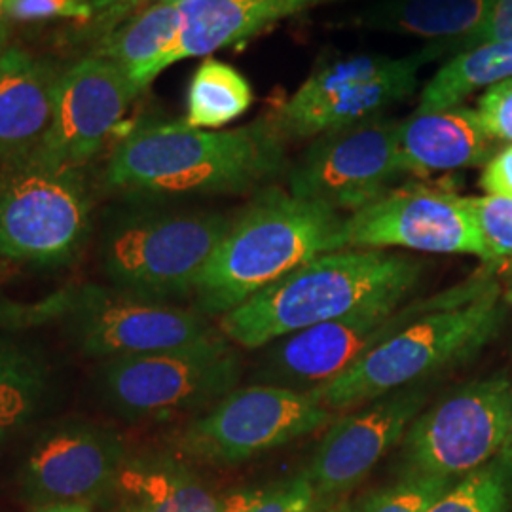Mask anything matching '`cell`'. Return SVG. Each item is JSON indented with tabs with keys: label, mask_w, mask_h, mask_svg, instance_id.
<instances>
[{
	"label": "cell",
	"mask_w": 512,
	"mask_h": 512,
	"mask_svg": "<svg viewBox=\"0 0 512 512\" xmlns=\"http://www.w3.org/2000/svg\"><path fill=\"white\" fill-rule=\"evenodd\" d=\"M274 120L226 131L148 124L110 156V186L148 194H243L285 169Z\"/></svg>",
	"instance_id": "1"
},
{
	"label": "cell",
	"mask_w": 512,
	"mask_h": 512,
	"mask_svg": "<svg viewBox=\"0 0 512 512\" xmlns=\"http://www.w3.org/2000/svg\"><path fill=\"white\" fill-rule=\"evenodd\" d=\"M421 264L384 249H340L315 256L274 285L220 315V334L239 348H266L279 338L344 317L393 296H410Z\"/></svg>",
	"instance_id": "2"
},
{
	"label": "cell",
	"mask_w": 512,
	"mask_h": 512,
	"mask_svg": "<svg viewBox=\"0 0 512 512\" xmlns=\"http://www.w3.org/2000/svg\"><path fill=\"white\" fill-rule=\"evenodd\" d=\"M344 219L325 203L266 188L232 224L194 289L196 310L224 315L315 256L344 249Z\"/></svg>",
	"instance_id": "3"
},
{
	"label": "cell",
	"mask_w": 512,
	"mask_h": 512,
	"mask_svg": "<svg viewBox=\"0 0 512 512\" xmlns=\"http://www.w3.org/2000/svg\"><path fill=\"white\" fill-rule=\"evenodd\" d=\"M503 321L505 306L494 283L471 302L446 306L412 321L344 374L310 393L330 412H340L421 385L475 357L499 334Z\"/></svg>",
	"instance_id": "4"
},
{
	"label": "cell",
	"mask_w": 512,
	"mask_h": 512,
	"mask_svg": "<svg viewBox=\"0 0 512 512\" xmlns=\"http://www.w3.org/2000/svg\"><path fill=\"white\" fill-rule=\"evenodd\" d=\"M494 283L488 274L475 275L458 287L412 302H406L408 296L385 298L279 338L266 346L260 363L262 380L298 391L329 384L412 321L446 306L471 302Z\"/></svg>",
	"instance_id": "5"
},
{
	"label": "cell",
	"mask_w": 512,
	"mask_h": 512,
	"mask_svg": "<svg viewBox=\"0 0 512 512\" xmlns=\"http://www.w3.org/2000/svg\"><path fill=\"white\" fill-rule=\"evenodd\" d=\"M21 321H57L84 355L101 361L184 348L220 334L198 310L97 285L54 294L21 311Z\"/></svg>",
	"instance_id": "6"
},
{
	"label": "cell",
	"mask_w": 512,
	"mask_h": 512,
	"mask_svg": "<svg viewBox=\"0 0 512 512\" xmlns=\"http://www.w3.org/2000/svg\"><path fill=\"white\" fill-rule=\"evenodd\" d=\"M232 219L219 213H156L120 222L103 241V268L116 289L167 302L194 294Z\"/></svg>",
	"instance_id": "7"
},
{
	"label": "cell",
	"mask_w": 512,
	"mask_h": 512,
	"mask_svg": "<svg viewBox=\"0 0 512 512\" xmlns=\"http://www.w3.org/2000/svg\"><path fill=\"white\" fill-rule=\"evenodd\" d=\"M238 380V353L222 334L184 348L110 359L99 376L107 404L133 421L209 408Z\"/></svg>",
	"instance_id": "8"
},
{
	"label": "cell",
	"mask_w": 512,
	"mask_h": 512,
	"mask_svg": "<svg viewBox=\"0 0 512 512\" xmlns=\"http://www.w3.org/2000/svg\"><path fill=\"white\" fill-rule=\"evenodd\" d=\"M444 54L439 44L403 59L355 55L325 65L302 84L277 112L275 128L283 139L319 137L378 118L382 110L414 93L418 71Z\"/></svg>",
	"instance_id": "9"
},
{
	"label": "cell",
	"mask_w": 512,
	"mask_h": 512,
	"mask_svg": "<svg viewBox=\"0 0 512 512\" xmlns=\"http://www.w3.org/2000/svg\"><path fill=\"white\" fill-rule=\"evenodd\" d=\"M332 412L310 391L283 385L236 387L181 435L188 456L213 465H236L319 431Z\"/></svg>",
	"instance_id": "10"
},
{
	"label": "cell",
	"mask_w": 512,
	"mask_h": 512,
	"mask_svg": "<svg viewBox=\"0 0 512 512\" xmlns=\"http://www.w3.org/2000/svg\"><path fill=\"white\" fill-rule=\"evenodd\" d=\"M512 421V380L499 372L471 384L421 412L403 439L410 471L456 478L497 458Z\"/></svg>",
	"instance_id": "11"
},
{
	"label": "cell",
	"mask_w": 512,
	"mask_h": 512,
	"mask_svg": "<svg viewBox=\"0 0 512 512\" xmlns=\"http://www.w3.org/2000/svg\"><path fill=\"white\" fill-rule=\"evenodd\" d=\"M90 226V203L76 169L27 164L0 179V260L38 266L76 255Z\"/></svg>",
	"instance_id": "12"
},
{
	"label": "cell",
	"mask_w": 512,
	"mask_h": 512,
	"mask_svg": "<svg viewBox=\"0 0 512 512\" xmlns=\"http://www.w3.org/2000/svg\"><path fill=\"white\" fill-rule=\"evenodd\" d=\"M399 124L372 118L319 135L289 173L291 194L334 211H359L403 175Z\"/></svg>",
	"instance_id": "13"
},
{
	"label": "cell",
	"mask_w": 512,
	"mask_h": 512,
	"mask_svg": "<svg viewBox=\"0 0 512 512\" xmlns=\"http://www.w3.org/2000/svg\"><path fill=\"white\" fill-rule=\"evenodd\" d=\"M344 249L403 247L439 255H475L488 251L463 198L425 186L389 190L380 200L344 219Z\"/></svg>",
	"instance_id": "14"
},
{
	"label": "cell",
	"mask_w": 512,
	"mask_h": 512,
	"mask_svg": "<svg viewBox=\"0 0 512 512\" xmlns=\"http://www.w3.org/2000/svg\"><path fill=\"white\" fill-rule=\"evenodd\" d=\"M137 93L141 90L128 74L105 57L74 63L57 76L52 124L31 162L52 169L90 162L120 126Z\"/></svg>",
	"instance_id": "15"
},
{
	"label": "cell",
	"mask_w": 512,
	"mask_h": 512,
	"mask_svg": "<svg viewBox=\"0 0 512 512\" xmlns=\"http://www.w3.org/2000/svg\"><path fill=\"white\" fill-rule=\"evenodd\" d=\"M128 459L122 437L105 425L69 421L46 431L21 467V490L38 507L107 499Z\"/></svg>",
	"instance_id": "16"
},
{
	"label": "cell",
	"mask_w": 512,
	"mask_h": 512,
	"mask_svg": "<svg viewBox=\"0 0 512 512\" xmlns=\"http://www.w3.org/2000/svg\"><path fill=\"white\" fill-rule=\"evenodd\" d=\"M425 401V389L410 385L332 421L304 473L317 499L329 501L361 484L374 465L403 442Z\"/></svg>",
	"instance_id": "17"
},
{
	"label": "cell",
	"mask_w": 512,
	"mask_h": 512,
	"mask_svg": "<svg viewBox=\"0 0 512 512\" xmlns=\"http://www.w3.org/2000/svg\"><path fill=\"white\" fill-rule=\"evenodd\" d=\"M57 76L21 48L0 52V165H27L42 145L54 114Z\"/></svg>",
	"instance_id": "18"
},
{
	"label": "cell",
	"mask_w": 512,
	"mask_h": 512,
	"mask_svg": "<svg viewBox=\"0 0 512 512\" xmlns=\"http://www.w3.org/2000/svg\"><path fill=\"white\" fill-rule=\"evenodd\" d=\"M404 173L427 177L440 171L486 165L495 156L492 139L467 107L416 112L399 124Z\"/></svg>",
	"instance_id": "19"
},
{
	"label": "cell",
	"mask_w": 512,
	"mask_h": 512,
	"mask_svg": "<svg viewBox=\"0 0 512 512\" xmlns=\"http://www.w3.org/2000/svg\"><path fill=\"white\" fill-rule=\"evenodd\" d=\"M323 2L327 0H190L179 4L183 29L165 69L188 57H207L239 44Z\"/></svg>",
	"instance_id": "20"
},
{
	"label": "cell",
	"mask_w": 512,
	"mask_h": 512,
	"mask_svg": "<svg viewBox=\"0 0 512 512\" xmlns=\"http://www.w3.org/2000/svg\"><path fill=\"white\" fill-rule=\"evenodd\" d=\"M107 499L116 512H224V499L183 463L154 456L126 459Z\"/></svg>",
	"instance_id": "21"
},
{
	"label": "cell",
	"mask_w": 512,
	"mask_h": 512,
	"mask_svg": "<svg viewBox=\"0 0 512 512\" xmlns=\"http://www.w3.org/2000/svg\"><path fill=\"white\" fill-rule=\"evenodd\" d=\"M181 29V6L158 0L109 33L95 55L116 63L143 92L165 71V61L173 52Z\"/></svg>",
	"instance_id": "22"
},
{
	"label": "cell",
	"mask_w": 512,
	"mask_h": 512,
	"mask_svg": "<svg viewBox=\"0 0 512 512\" xmlns=\"http://www.w3.org/2000/svg\"><path fill=\"white\" fill-rule=\"evenodd\" d=\"M495 0H387L361 16L376 31L427 38L446 52L475 31Z\"/></svg>",
	"instance_id": "23"
},
{
	"label": "cell",
	"mask_w": 512,
	"mask_h": 512,
	"mask_svg": "<svg viewBox=\"0 0 512 512\" xmlns=\"http://www.w3.org/2000/svg\"><path fill=\"white\" fill-rule=\"evenodd\" d=\"M50 391V366L16 325L0 321V446L35 420Z\"/></svg>",
	"instance_id": "24"
},
{
	"label": "cell",
	"mask_w": 512,
	"mask_h": 512,
	"mask_svg": "<svg viewBox=\"0 0 512 512\" xmlns=\"http://www.w3.org/2000/svg\"><path fill=\"white\" fill-rule=\"evenodd\" d=\"M509 78H512V40L463 52L427 82L418 112L458 107L467 95Z\"/></svg>",
	"instance_id": "25"
},
{
	"label": "cell",
	"mask_w": 512,
	"mask_h": 512,
	"mask_svg": "<svg viewBox=\"0 0 512 512\" xmlns=\"http://www.w3.org/2000/svg\"><path fill=\"white\" fill-rule=\"evenodd\" d=\"M251 105L249 80L232 65L209 57L190 80L184 124L198 129L222 128L238 120Z\"/></svg>",
	"instance_id": "26"
},
{
	"label": "cell",
	"mask_w": 512,
	"mask_h": 512,
	"mask_svg": "<svg viewBox=\"0 0 512 512\" xmlns=\"http://www.w3.org/2000/svg\"><path fill=\"white\" fill-rule=\"evenodd\" d=\"M512 465L490 459L440 495L427 512H511Z\"/></svg>",
	"instance_id": "27"
},
{
	"label": "cell",
	"mask_w": 512,
	"mask_h": 512,
	"mask_svg": "<svg viewBox=\"0 0 512 512\" xmlns=\"http://www.w3.org/2000/svg\"><path fill=\"white\" fill-rule=\"evenodd\" d=\"M458 480L408 471L393 486L370 495L357 512H427Z\"/></svg>",
	"instance_id": "28"
},
{
	"label": "cell",
	"mask_w": 512,
	"mask_h": 512,
	"mask_svg": "<svg viewBox=\"0 0 512 512\" xmlns=\"http://www.w3.org/2000/svg\"><path fill=\"white\" fill-rule=\"evenodd\" d=\"M317 494L308 476H294L274 488L243 492L224 499V512H315Z\"/></svg>",
	"instance_id": "29"
},
{
	"label": "cell",
	"mask_w": 512,
	"mask_h": 512,
	"mask_svg": "<svg viewBox=\"0 0 512 512\" xmlns=\"http://www.w3.org/2000/svg\"><path fill=\"white\" fill-rule=\"evenodd\" d=\"M475 220L490 264L512 262V200L499 196L463 198Z\"/></svg>",
	"instance_id": "30"
},
{
	"label": "cell",
	"mask_w": 512,
	"mask_h": 512,
	"mask_svg": "<svg viewBox=\"0 0 512 512\" xmlns=\"http://www.w3.org/2000/svg\"><path fill=\"white\" fill-rule=\"evenodd\" d=\"M10 21H46V19H80L93 16L90 0H6Z\"/></svg>",
	"instance_id": "31"
},
{
	"label": "cell",
	"mask_w": 512,
	"mask_h": 512,
	"mask_svg": "<svg viewBox=\"0 0 512 512\" xmlns=\"http://www.w3.org/2000/svg\"><path fill=\"white\" fill-rule=\"evenodd\" d=\"M476 114L492 139L512 143V78L490 86L480 97Z\"/></svg>",
	"instance_id": "32"
},
{
	"label": "cell",
	"mask_w": 512,
	"mask_h": 512,
	"mask_svg": "<svg viewBox=\"0 0 512 512\" xmlns=\"http://www.w3.org/2000/svg\"><path fill=\"white\" fill-rule=\"evenodd\" d=\"M512 40V0H495L486 14V18L480 21L475 31H471L467 37L458 40L452 48L459 50V54L475 50L480 46H492L501 42ZM450 48V50H452Z\"/></svg>",
	"instance_id": "33"
},
{
	"label": "cell",
	"mask_w": 512,
	"mask_h": 512,
	"mask_svg": "<svg viewBox=\"0 0 512 512\" xmlns=\"http://www.w3.org/2000/svg\"><path fill=\"white\" fill-rule=\"evenodd\" d=\"M480 188L488 196L512 200V145L497 152L494 158L484 165V171L480 175Z\"/></svg>",
	"instance_id": "34"
},
{
	"label": "cell",
	"mask_w": 512,
	"mask_h": 512,
	"mask_svg": "<svg viewBox=\"0 0 512 512\" xmlns=\"http://www.w3.org/2000/svg\"><path fill=\"white\" fill-rule=\"evenodd\" d=\"M93 10H109V12H128L145 0H90Z\"/></svg>",
	"instance_id": "35"
},
{
	"label": "cell",
	"mask_w": 512,
	"mask_h": 512,
	"mask_svg": "<svg viewBox=\"0 0 512 512\" xmlns=\"http://www.w3.org/2000/svg\"><path fill=\"white\" fill-rule=\"evenodd\" d=\"M10 18L6 12V0H0V52L6 48V40L10 35Z\"/></svg>",
	"instance_id": "36"
},
{
	"label": "cell",
	"mask_w": 512,
	"mask_h": 512,
	"mask_svg": "<svg viewBox=\"0 0 512 512\" xmlns=\"http://www.w3.org/2000/svg\"><path fill=\"white\" fill-rule=\"evenodd\" d=\"M35 512H92L90 505H82V503H63V505H46V507H38Z\"/></svg>",
	"instance_id": "37"
},
{
	"label": "cell",
	"mask_w": 512,
	"mask_h": 512,
	"mask_svg": "<svg viewBox=\"0 0 512 512\" xmlns=\"http://www.w3.org/2000/svg\"><path fill=\"white\" fill-rule=\"evenodd\" d=\"M497 458L503 459L507 465H512V421L511 429H509V435H507L505 444H503V448H501V452H499V456H497Z\"/></svg>",
	"instance_id": "38"
},
{
	"label": "cell",
	"mask_w": 512,
	"mask_h": 512,
	"mask_svg": "<svg viewBox=\"0 0 512 512\" xmlns=\"http://www.w3.org/2000/svg\"><path fill=\"white\" fill-rule=\"evenodd\" d=\"M327 512H353L349 507H332V509H329Z\"/></svg>",
	"instance_id": "39"
},
{
	"label": "cell",
	"mask_w": 512,
	"mask_h": 512,
	"mask_svg": "<svg viewBox=\"0 0 512 512\" xmlns=\"http://www.w3.org/2000/svg\"><path fill=\"white\" fill-rule=\"evenodd\" d=\"M505 300H507V304L512 308V285L509 287V291L505 293Z\"/></svg>",
	"instance_id": "40"
},
{
	"label": "cell",
	"mask_w": 512,
	"mask_h": 512,
	"mask_svg": "<svg viewBox=\"0 0 512 512\" xmlns=\"http://www.w3.org/2000/svg\"><path fill=\"white\" fill-rule=\"evenodd\" d=\"M164 2H171V4H184V2H190V0H164Z\"/></svg>",
	"instance_id": "41"
},
{
	"label": "cell",
	"mask_w": 512,
	"mask_h": 512,
	"mask_svg": "<svg viewBox=\"0 0 512 512\" xmlns=\"http://www.w3.org/2000/svg\"><path fill=\"white\" fill-rule=\"evenodd\" d=\"M509 266H511V268H512V262H511V264H509Z\"/></svg>",
	"instance_id": "42"
}]
</instances>
